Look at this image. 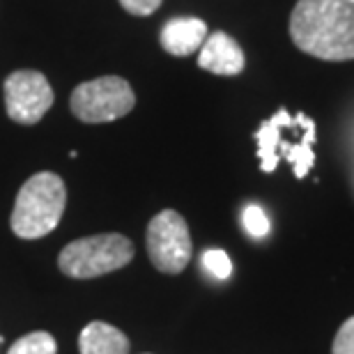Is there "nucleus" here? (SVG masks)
<instances>
[{
    "mask_svg": "<svg viewBox=\"0 0 354 354\" xmlns=\"http://www.w3.org/2000/svg\"><path fill=\"white\" fill-rule=\"evenodd\" d=\"M290 37L317 60H354V0H299L290 14Z\"/></svg>",
    "mask_w": 354,
    "mask_h": 354,
    "instance_id": "f257e3e1",
    "label": "nucleus"
},
{
    "mask_svg": "<svg viewBox=\"0 0 354 354\" xmlns=\"http://www.w3.org/2000/svg\"><path fill=\"white\" fill-rule=\"evenodd\" d=\"M256 140L260 168L265 173H274L281 161H288L295 177L301 180L315 164L317 127L304 113L292 115L286 109H279L258 127Z\"/></svg>",
    "mask_w": 354,
    "mask_h": 354,
    "instance_id": "f03ea898",
    "label": "nucleus"
},
{
    "mask_svg": "<svg viewBox=\"0 0 354 354\" xmlns=\"http://www.w3.org/2000/svg\"><path fill=\"white\" fill-rule=\"evenodd\" d=\"M67 205V189L60 175L37 173L21 187L12 209V232L21 239H39L58 228Z\"/></svg>",
    "mask_w": 354,
    "mask_h": 354,
    "instance_id": "7ed1b4c3",
    "label": "nucleus"
},
{
    "mask_svg": "<svg viewBox=\"0 0 354 354\" xmlns=\"http://www.w3.org/2000/svg\"><path fill=\"white\" fill-rule=\"evenodd\" d=\"M131 258L133 244L129 239L118 232H106L69 242L60 251L58 267L69 279H97L127 267Z\"/></svg>",
    "mask_w": 354,
    "mask_h": 354,
    "instance_id": "20e7f679",
    "label": "nucleus"
},
{
    "mask_svg": "<svg viewBox=\"0 0 354 354\" xmlns=\"http://www.w3.org/2000/svg\"><path fill=\"white\" fill-rule=\"evenodd\" d=\"M136 106V95L131 86L120 76H102L86 81L72 92L69 109L81 122L99 124L124 118Z\"/></svg>",
    "mask_w": 354,
    "mask_h": 354,
    "instance_id": "39448f33",
    "label": "nucleus"
},
{
    "mask_svg": "<svg viewBox=\"0 0 354 354\" xmlns=\"http://www.w3.org/2000/svg\"><path fill=\"white\" fill-rule=\"evenodd\" d=\"M147 253L152 265L164 274H182L187 269L194 246L189 225L175 209H164L147 225Z\"/></svg>",
    "mask_w": 354,
    "mask_h": 354,
    "instance_id": "423d86ee",
    "label": "nucleus"
},
{
    "mask_svg": "<svg viewBox=\"0 0 354 354\" xmlns=\"http://www.w3.org/2000/svg\"><path fill=\"white\" fill-rule=\"evenodd\" d=\"M7 115L19 124H37L53 106V88L46 76L35 69H21L5 81Z\"/></svg>",
    "mask_w": 354,
    "mask_h": 354,
    "instance_id": "0eeeda50",
    "label": "nucleus"
},
{
    "mask_svg": "<svg viewBox=\"0 0 354 354\" xmlns=\"http://www.w3.org/2000/svg\"><path fill=\"white\" fill-rule=\"evenodd\" d=\"M198 53H201L198 55V65L205 72L218 76H237L246 65L242 46L225 32L207 35V39H205V44Z\"/></svg>",
    "mask_w": 354,
    "mask_h": 354,
    "instance_id": "6e6552de",
    "label": "nucleus"
},
{
    "mask_svg": "<svg viewBox=\"0 0 354 354\" xmlns=\"http://www.w3.org/2000/svg\"><path fill=\"white\" fill-rule=\"evenodd\" d=\"M205 39H207V26L196 17L171 19L161 30V46L175 58H187V55L201 51Z\"/></svg>",
    "mask_w": 354,
    "mask_h": 354,
    "instance_id": "1a4fd4ad",
    "label": "nucleus"
},
{
    "mask_svg": "<svg viewBox=\"0 0 354 354\" xmlns=\"http://www.w3.org/2000/svg\"><path fill=\"white\" fill-rule=\"evenodd\" d=\"M81 354H129V338L109 322H90L79 336Z\"/></svg>",
    "mask_w": 354,
    "mask_h": 354,
    "instance_id": "9d476101",
    "label": "nucleus"
},
{
    "mask_svg": "<svg viewBox=\"0 0 354 354\" xmlns=\"http://www.w3.org/2000/svg\"><path fill=\"white\" fill-rule=\"evenodd\" d=\"M7 354H58V343L48 331H32L21 336Z\"/></svg>",
    "mask_w": 354,
    "mask_h": 354,
    "instance_id": "9b49d317",
    "label": "nucleus"
},
{
    "mask_svg": "<svg viewBox=\"0 0 354 354\" xmlns=\"http://www.w3.org/2000/svg\"><path fill=\"white\" fill-rule=\"evenodd\" d=\"M242 223H244V230L249 232L251 237L256 239H263L269 235V218L265 214V209L260 205H246L244 207V214H242Z\"/></svg>",
    "mask_w": 354,
    "mask_h": 354,
    "instance_id": "f8f14e48",
    "label": "nucleus"
},
{
    "mask_svg": "<svg viewBox=\"0 0 354 354\" xmlns=\"http://www.w3.org/2000/svg\"><path fill=\"white\" fill-rule=\"evenodd\" d=\"M201 260H203L205 272H209V274L214 276V279H218V281L228 279V276L232 274V263H230L228 253L221 251V249H209V251H205Z\"/></svg>",
    "mask_w": 354,
    "mask_h": 354,
    "instance_id": "ddd939ff",
    "label": "nucleus"
},
{
    "mask_svg": "<svg viewBox=\"0 0 354 354\" xmlns=\"http://www.w3.org/2000/svg\"><path fill=\"white\" fill-rule=\"evenodd\" d=\"M331 354H354V315L341 324L331 345Z\"/></svg>",
    "mask_w": 354,
    "mask_h": 354,
    "instance_id": "4468645a",
    "label": "nucleus"
},
{
    "mask_svg": "<svg viewBox=\"0 0 354 354\" xmlns=\"http://www.w3.org/2000/svg\"><path fill=\"white\" fill-rule=\"evenodd\" d=\"M164 0H120V5L133 17H150L161 7Z\"/></svg>",
    "mask_w": 354,
    "mask_h": 354,
    "instance_id": "2eb2a0df",
    "label": "nucleus"
},
{
    "mask_svg": "<svg viewBox=\"0 0 354 354\" xmlns=\"http://www.w3.org/2000/svg\"><path fill=\"white\" fill-rule=\"evenodd\" d=\"M0 343H3V338H0Z\"/></svg>",
    "mask_w": 354,
    "mask_h": 354,
    "instance_id": "dca6fc26",
    "label": "nucleus"
}]
</instances>
